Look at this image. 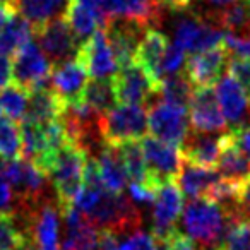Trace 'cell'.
Wrapping results in <instances>:
<instances>
[{"mask_svg":"<svg viewBox=\"0 0 250 250\" xmlns=\"http://www.w3.org/2000/svg\"><path fill=\"white\" fill-rule=\"evenodd\" d=\"M94 161H96L98 173H100L103 187L113 194H122V190L129 182V175H127L120 153H118V147L103 143L100 154H98V158H94Z\"/></svg>","mask_w":250,"mask_h":250,"instance_id":"obj_22","label":"cell"},{"mask_svg":"<svg viewBox=\"0 0 250 250\" xmlns=\"http://www.w3.org/2000/svg\"><path fill=\"white\" fill-rule=\"evenodd\" d=\"M12 201H14V195H12L11 185L4 178H0V211H7Z\"/></svg>","mask_w":250,"mask_h":250,"instance_id":"obj_46","label":"cell"},{"mask_svg":"<svg viewBox=\"0 0 250 250\" xmlns=\"http://www.w3.org/2000/svg\"><path fill=\"white\" fill-rule=\"evenodd\" d=\"M194 0H158L161 9H170V11H185L192 5Z\"/></svg>","mask_w":250,"mask_h":250,"instance_id":"obj_47","label":"cell"},{"mask_svg":"<svg viewBox=\"0 0 250 250\" xmlns=\"http://www.w3.org/2000/svg\"><path fill=\"white\" fill-rule=\"evenodd\" d=\"M11 70L12 84L26 93H31L48 84L52 65L43 50H40V46L31 40L12 55Z\"/></svg>","mask_w":250,"mask_h":250,"instance_id":"obj_6","label":"cell"},{"mask_svg":"<svg viewBox=\"0 0 250 250\" xmlns=\"http://www.w3.org/2000/svg\"><path fill=\"white\" fill-rule=\"evenodd\" d=\"M63 110H65V103L60 100L55 91L45 86L28 93V108L22 120L48 124V122L59 120Z\"/></svg>","mask_w":250,"mask_h":250,"instance_id":"obj_24","label":"cell"},{"mask_svg":"<svg viewBox=\"0 0 250 250\" xmlns=\"http://www.w3.org/2000/svg\"><path fill=\"white\" fill-rule=\"evenodd\" d=\"M229 52L225 45L192 53L185 60V77L194 87H212L228 65Z\"/></svg>","mask_w":250,"mask_h":250,"instance_id":"obj_13","label":"cell"},{"mask_svg":"<svg viewBox=\"0 0 250 250\" xmlns=\"http://www.w3.org/2000/svg\"><path fill=\"white\" fill-rule=\"evenodd\" d=\"M185 65V52L175 43H170L163 59V74H177Z\"/></svg>","mask_w":250,"mask_h":250,"instance_id":"obj_41","label":"cell"},{"mask_svg":"<svg viewBox=\"0 0 250 250\" xmlns=\"http://www.w3.org/2000/svg\"><path fill=\"white\" fill-rule=\"evenodd\" d=\"M218 250H225V249H218Z\"/></svg>","mask_w":250,"mask_h":250,"instance_id":"obj_53","label":"cell"},{"mask_svg":"<svg viewBox=\"0 0 250 250\" xmlns=\"http://www.w3.org/2000/svg\"><path fill=\"white\" fill-rule=\"evenodd\" d=\"M228 132L231 134V139L235 141L238 149L250 160V124L245 127H240V129L228 130Z\"/></svg>","mask_w":250,"mask_h":250,"instance_id":"obj_44","label":"cell"},{"mask_svg":"<svg viewBox=\"0 0 250 250\" xmlns=\"http://www.w3.org/2000/svg\"><path fill=\"white\" fill-rule=\"evenodd\" d=\"M33 40V26L28 19H24L21 14L16 12L4 29L0 31V53L11 57L19 48L29 43Z\"/></svg>","mask_w":250,"mask_h":250,"instance_id":"obj_28","label":"cell"},{"mask_svg":"<svg viewBox=\"0 0 250 250\" xmlns=\"http://www.w3.org/2000/svg\"><path fill=\"white\" fill-rule=\"evenodd\" d=\"M117 147L129 175V180L136 184H147V167L141 144L137 141H127L118 144Z\"/></svg>","mask_w":250,"mask_h":250,"instance_id":"obj_33","label":"cell"},{"mask_svg":"<svg viewBox=\"0 0 250 250\" xmlns=\"http://www.w3.org/2000/svg\"><path fill=\"white\" fill-rule=\"evenodd\" d=\"M228 74L247 91L250 93V57H236L229 53L228 59Z\"/></svg>","mask_w":250,"mask_h":250,"instance_id":"obj_38","label":"cell"},{"mask_svg":"<svg viewBox=\"0 0 250 250\" xmlns=\"http://www.w3.org/2000/svg\"><path fill=\"white\" fill-rule=\"evenodd\" d=\"M115 98L120 104H141L149 103L151 98L158 93V86L136 62L122 67L111 77Z\"/></svg>","mask_w":250,"mask_h":250,"instance_id":"obj_10","label":"cell"},{"mask_svg":"<svg viewBox=\"0 0 250 250\" xmlns=\"http://www.w3.org/2000/svg\"><path fill=\"white\" fill-rule=\"evenodd\" d=\"M158 249L160 250H197V243L188 235L175 229V231H171L170 235H167L165 238L158 240Z\"/></svg>","mask_w":250,"mask_h":250,"instance_id":"obj_39","label":"cell"},{"mask_svg":"<svg viewBox=\"0 0 250 250\" xmlns=\"http://www.w3.org/2000/svg\"><path fill=\"white\" fill-rule=\"evenodd\" d=\"M104 19H127L147 28L161 18V5L158 0H106L103 9Z\"/></svg>","mask_w":250,"mask_h":250,"instance_id":"obj_20","label":"cell"},{"mask_svg":"<svg viewBox=\"0 0 250 250\" xmlns=\"http://www.w3.org/2000/svg\"><path fill=\"white\" fill-rule=\"evenodd\" d=\"M235 208H236V212H238V218L250 223V180L238 187V195H236Z\"/></svg>","mask_w":250,"mask_h":250,"instance_id":"obj_43","label":"cell"},{"mask_svg":"<svg viewBox=\"0 0 250 250\" xmlns=\"http://www.w3.org/2000/svg\"><path fill=\"white\" fill-rule=\"evenodd\" d=\"M87 70L77 59L65 60L52 65L50 81L53 91L59 94L65 106L83 100V91L87 84Z\"/></svg>","mask_w":250,"mask_h":250,"instance_id":"obj_17","label":"cell"},{"mask_svg":"<svg viewBox=\"0 0 250 250\" xmlns=\"http://www.w3.org/2000/svg\"><path fill=\"white\" fill-rule=\"evenodd\" d=\"M69 0H18L16 9L19 14L31 22L33 28L45 24L52 19L62 18Z\"/></svg>","mask_w":250,"mask_h":250,"instance_id":"obj_27","label":"cell"},{"mask_svg":"<svg viewBox=\"0 0 250 250\" xmlns=\"http://www.w3.org/2000/svg\"><path fill=\"white\" fill-rule=\"evenodd\" d=\"M238 219L236 211H229L209 199H190L182 211L185 235L204 249H221L229 226Z\"/></svg>","mask_w":250,"mask_h":250,"instance_id":"obj_1","label":"cell"},{"mask_svg":"<svg viewBox=\"0 0 250 250\" xmlns=\"http://www.w3.org/2000/svg\"><path fill=\"white\" fill-rule=\"evenodd\" d=\"M216 167L219 177L235 185L250 180V160L238 149L229 132L223 134V146Z\"/></svg>","mask_w":250,"mask_h":250,"instance_id":"obj_21","label":"cell"},{"mask_svg":"<svg viewBox=\"0 0 250 250\" xmlns=\"http://www.w3.org/2000/svg\"><path fill=\"white\" fill-rule=\"evenodd\" d=\"M188 125L194 132H226V120L219 110L212 87H194L188 101Z\"/></svg>","mask_w":250,"mask_h":250,"instance_id":"obj_11","label":"cell"},{"mask_svg":"<svg viewBox=\"0 0 250 250\" xmlns=\"http://www.w3.org/2000/svg\"><path fill=\"white\" fill-rule=\"evenodd\" d=\"M103 29L106 33L111 50H113L118 69L136 62L137 46H139V42L143 38L146 28L134 21L113 18L104 22Z\"/></svg>","mask_w":250,"mask_h":250,"instance_id":"obj_16","label":"cell"},{"mask_svg":"<svg viewBox=\"0 0 250 250\" xmlns=\"http://www.w3.org/2000/svg\"><path fill=\"white\" fill-rule=\"evenodd\" d=\"M12 83V70H11V60L7 55L0 53V91L7 87Z\"/></svg>","mask_w":250,"mask_h":250,"instance_id":"obj_45","label":"cell"},{"mask_svg":"<svg viewBox=\"0 0 250 250\" xmlns=\"http://www.w3.org/2000/svg\"><path fill=\"white\" fill-rule=\"evenodd\" d=\"M77 2H81V4H84V5H87V7L94 9V11L101 12V14H103L104 4H106V0H77Z\"/></svg>","mask_w":250,"mask_h":250,"instance_id":"obj_49","label":"cell"},{"mask_svg":"<svg viewBox=\"0 0 250 250\" xmlns=\"http://www.w3.org/2000/svg\"><path fill=\"white\" fill-rule=\"evenodd\" d=\"M60 250H100V229L87 219L67 226Z\"/></svg>","mask_w":250,"mask_h":250,"instance_id":"obj_29","label":"cell"},{"mask_svg":"<svg viewBox=\"0 0 250 250\" xmlns=\"http://www.w3.org/2000/svg\"><path fill=\"white\" fill-rule=\"evenodd\" d=\"M168 45L170 42L163 33L156 31V29H146L139 42V46H137L136 63L153 79L156 86H160L161 79L165 77L163 59Z\"/></svg>","mask_w":250,"mask_h":250,"instance_id":"obj_18","label":"cell"},{"mask_svg":"<svg viewBox=\"0 0 250 250\" xmlns=\"http://www.w3.org/2000/svg\"><path fill=\"white\" fill-rule=\"evenodd\" d=\"M16 7H9V5H2L0 4V31L4 29V26L7 24V21L16 14Z\"/></svg>","mask_w":250,"mask_h":250,"instance_id":"obj_48","label":"cell"},{"mask_svg":"<svg viewBox=\"0 0 250 250\" xmlns=\"http://www.w3.org/2000/svg\"><path fill=\"white\" fill-rule=\"evenodd\" d=\"M31 238V233L21 212L0 211V250H22Z\"/></svg>","mask_w":250,"mask_h":250,"instance_id":"obj_26","label":"cell"},{"mask_svg":"<svg viewBox=\"0 0 250 250\" xmlns=\"http://www.w3.org/2000/svg\"><path fill=\"white\" fill-rule=\"evenodd\" d=\"M225 46L231 55L250 57V31L240 33V35L225 31Z\"/></svg>","mask_w":250,"mask_h":250,"instance_id":"obj_40","label":"cell"},{"mask_svg":"<svg viewBox=\"0 0 250 250\" xmlns=\"http://www.w3.org/2000/svg\"><path fill=\"white\" fill-rule=\"evenodd\" d=\"M83 101L98 115L106 113L117 104L113 84L110 79H94L86 84L83 91Z\"/></svg>","mask_w":250,"mask_h":250,"instance_id":"obj_30","label":"cell"},{"mask_svg":"<svg viewBox=\"0 0 250 250\" xmlns=\"http://www.w3.org/2000/svg\"><path fill=\"white\" fill-rule=\"evenodd\" d=\"M87 158H89V153L74 141H70L53 158L46 175L52 180L59 208L72 204L77 192L81 190Z\"/></svg>","mask_w":250,"mask_h":250,"instance_id":"obj_2","label":"cell"},{"mask_svg":"<svg viewBox=\"0 0 250 250\" xmlns=\"http://www.w3.org/2000/svg\"><path fill=\"white\" fill-rule=\"evenodd\" d=\"M117 250H160L158 240L153 233H146L144 229L136 228L129 233L118 235Z\"/></svg>","mask_w":250,"mask_h":250,"instance_id":"obj_36","label":"cell"},{"mask_svg":"<svg viewBox=\"0 0 250 250\" xmlns=\"http://www.w3.org/2000/svg\"><path fill=\"white\" fill-rule=\"evenodd\" d=\"M0 113H2V110H0Z\"/></svg>","mask_w":250,"mask_h":250,"instance_id":"obj_54","label":"cell"},{"mask_svg":"<svg viewBox=\"0 0 250 250\" xmlns=\"http://www.w3.org/2000/svg\"><path fill=\"white\" fill-rule=\"evenodd\" d=\"M33 35L36 36L46 59L52 60L53 63L65 62L77 57L81 43L63 16L52 19L38 28H33Z\"/></svg>","mask_w":250,"mask_h":250,"instance_id":"obj_8","label":"cell"},{"mask_svg":"<svg viewBox=\"0 0 250 250\" xmlns=\"http://www.w3.org/2000/svg\"><path fill=\"white\" fill-rule=\"evenodd\" d=\"M184 211V194L177 187L175 182L165 184L160 187L156 199L153 202V212H151V229L154 238L161 240L171 231H175L178 218Z\"/></svg>","mask_w":250,"mask_h":250,"instance_id":"obj_15","label":"cell"},{"mask_svg":"<svg viewBox=\"0 0 250 250\" xmlns=\"http://www.w3.org/2000/svg\"><path fill=\"white\" fill-rule=\"evenodd\" d=\"M219 173L212 168H202L184 161L177 175L178 188L190 199H208L211 188L219 180Z\"/></svg>","mask_w":250,"mask_h":250,"instance_id":"obj_23","label":"cell"},{"mask_svg":"<svg viewBox=\"0 0 250 250\" xmlns=\"http://www.w3.org/2000/svg\"><path fill=\"white\" fill-rule=\"evenodd\" d=\"M76 59L86 67L87 74L94 79H110L118 70L113 50L103 28L93 33L91 38H87L79 46Z\"/></svg>","mask_w":250,"mask_h":250,"instance_id":"obj_14","label":"cell"},{"mask_svg":"<svg viewBox=\"0 0 250 250\" xmlns=\"http://www.w3.org/2000/svg\"><path fill=\"white\" fill-rule=\"evenodd\" d=\"M144 161L147 167V184L154 188L177 180V175L184 163L180 149L153 136H144L141 141Z\"/></svg>","mask_w":250,"mask_h":250,"instance_id":"obj_5","label":"cell"},{"mask_svg":"<svg viewBox=\"0 0 250 250\" xmlns=\"http://www.w3.org/2000/svg\"><path fill=\"white\" fill-rule=\"evenodd\" d=\"M192 91H194V86L185 77V74H170V76L161 79L156 94H160L161 100L167 101V103L187 108Z\"/></svg>","mask_w":250,"mask_h":250,"instance_id":"obj_31","label":"cell"},{"mask_svg":"<svg viewBox=\"0 0 250 250\" xmlns=\"http://www.w3.org/2000/svg\"><path fill=\"white\" fill-rule=\"evenodd\" d=\"M21 156V132L11 118L0 117V158L14 160Z\"/></svg>","mask_w":250,"mask_h":250,"instance_id":"obj_35","label":"cell"},{"mask_svg":"<svg viewBox=\"0 0 250 250\" xmlns=\"http://www.w3.org/2000/svg\"><path fill=\"white\" fill-rule=\"evenodd\" d=\"M243 2H245V4H247V7L250 9V0H243Z\"/></svg>","mask_w":250,"mask_h":250,"instance_id":"obj_52","label":"cell"},{"mask_svg":"<svg viewBox=\"0 0 250 250\" xmlns=\"http://www.w3.org/2000/svg\"><path fill=\"white\" fill-rule=\"evenodd\" d=\"M212 5H219V7H226V5L233 4V2H236V0H209Z\"/></svg>","mask_w":250,"mask_h":250,"instance_id":"obj_50","label":"cell"},{"mask_svg":"<svg viewBox=\"0 0 250 250\" xmlns=\"http://www.w3.org/2000/svg\"><path fill=\"white\" fill-rule=\"evenodd\" d=\"M65 21L69 22L70 29L83 45L87 38H91L93 33H96L100 28H103L106 19L101 12L94 11V9L87 7V5L81 4L77 0H69L63 14Z\"/></svg>","mask_w":250,"mask_h":250,"instance_id":"obj_25","label":"cell"},{"mask_svg":"<svg viewBox=\"0 0 250 250\" xmlns=\"http://www.w3.org/2000/svg\"><path fill=\"white\" fill-rule=\"evenodd\" d=\"M221 249L225 250H250V223L238 219L229 226Z\"/></svg>","mask_w":250,"mask_h":250,"instance_id":"obj_37","label":"cell"},{"mask_svg":"<svg viewBox=\"0 0 250 250\" xmlns=\"http://www.w3.org/2000/svg\"><path fill=\"white\" fill-rule=\"evenodd\" d=\"M175 45L184 52H206L225 45V29L202 18H185L175 28Z\"/></svg>","mask_w":250,"mask_h":250,"instance_id":"obj_9","label":"cell"},{"mask_svg":"<svg viewBox=\"0 0 250 250\" xmlns=\"http://www.w3.org/2000/svg\"><path fill=\"white\" fill-rule=\"evenodd\" d=\"M2 5H9V7H16L18 5V0H0Z\"/></svg>","mask_w":250,"mask_h":250,"instance_id":"obj_51","label":"cell"},{"mask_svg":"<svg viewBox=\"0 0 250 250\" xmlns=\"http://www.w3.org/2000/svg\"><path fill=\"white\" fill-rule=\"evenodd\" d=\"M216 100L229 130L240 129L250 124V96L229 74L221 76L216 83Z\"/></svg>","mask_w":250,"mask_h":250,"instance_id":"obj_12","label":"cell"},{"mask_svg":"<svg viewBox=\"0 0 250 250\" xmlns=\"http://www.w3.org/2000/svg\"><path fill=\"white\" fill-rule=\"evenodd\" d=\"M160 188H154L153 185L149 184H136V182H130L129 187V194L130 199H132L134 204H153L154 199H156V194Z\"/></svg>","mask_w":250,"mask_h":250,"instance_id":"obj_42","label":"cell"},{"mask_svg":"<svg viewBox=\"0 0 250 250\" xmlns=\"http://www.w3.org/2000/svg\"><path fill=\"white\" fill-rule=\"evenodd\" d=\"M223 146V134L188 132L184 144L180 146V154L184 161L197 165L202 168H214L218 163Z\"/></svg>","mask_w":250,"mask_h":250,"instance_id":"obj_19","label":"cell"},{"mask_svg":"<svg viewBox=\"0 0 250 250\" xmlns=\"http://www.w3.org/2000/svg\"><path fill=\"white\" fill-rule=\"evenodd\" d=\"M214 21L225 29L226 33H247L250 31V9L243 0H236L233 4L219 9L214 14Z\"/></svg>","mask_w":250,"mask_h":250,"instance_id":"obj_32","label":"cell"},{"mask_svg":"<svg viewBox=\"0 0 250 250\" xmlns=\"http://www.w3.org/2000/svg\"><path fill=\"white\" fill-rule=\"evenodd\" d=\"M18 211L24 216L33 242L40 250H60V214L52 202L40 197L19 206Z\"/></svg>","mask_w":250,"mask_h":250,"instance_id":"obj_4","label":"cell"},{"mask_svg":"<svg viewBox=\"0 0 250 250\" xmlns=\"http://www.w3.org/2000/svg\"><path fill=\"white\" fill-rule=\"evenodd\" d=\"M147 130V111L141 104H115L100 117V134L104 144L118 146L143 139Z\"/></svg>","mask_w":250,"mask_h":250,"instance_id":"obj_3","label":"cell"},{"mask_svg":"<svg viewBox=\"0 0 250 250\" xmlns=\"http://www.w3.org/2000/svg\"><path fill=\"white\" fill-rule=\"evenodd\" d=\"M147 129L153 137L180 149L188 134L187 108L167 103L163 100L156 101L147 111Z\"/></svg>","mask_w":250,"mask_h":250,"instance_id":"obj_7","label":"cell"},{"mask_svg":"<svg viewBox=\"0 0 250 250\" xmlns=\"http://www.w3.org/2000/svg\"><path fill=\"white\" fill-rule=\"evenodd\" d=\"M28 108V93L18 87L16 84H9L0 91V110L7 115V118L18 122L22 120Z\"/></svg>","mask_w":250,"mask_h":250,"instance_id":"obj_34","label":"cell"}]
</instances>
